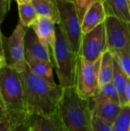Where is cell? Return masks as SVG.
Listing matches in <instances>:
<instances>
[{"mask_svg": "<svg viewBox=\"0 0 130 131\" xmlns=\"http://www.w3.org/2000/svg\"><path fill=\"white\" fill-rule=\"evenodd\" d=\"M0 103L11 123V131L20 130L27 116L25 83L22 72L9 64L0 70Z\"/></svg>", "mask_w": 130, "mask_h": 131, "instance_id": "cell-1", "label": "cell"}, {"mask_svg": "<svg viewBox=\"0 0 130 131\" xmlns=\"http://www.w3.org/2000/svg\"><path fill=\"white\" fill-rule=\"evenodd\" d=\"M28 114H38L48 117H59L58 103L63 88L51 83L34 74L26 64L22 72Z\"/></svg>", "mask_w": 130, "mask_h": 131, "instance_id": "cell-2", "label": "cell"}, {"mask_svg": "<svg viewBox=\"0 0 130 131\" xmlns=\"http://www.w3.org/2000/svg\"><path fill=\"white\" fill-rule=\"evenodd\" d=\"M93 100L81 97L75 85L63 88L58 114L66 131H92Z\"/></svg>", "mask_w": 130, "mask_h": 131, "instance_id": "cell-3", "label": "cell"}, {"mask_svg": "<svg viewBox=\"0 0 130 131\" xmlns=\"http://www.w3.org/2000/svg\"><path fill=\"white\" fill-rule=\"evenodd\" d=\"M56 44L53 59L54 68L62 88L74 85L77 56L72 52L59 27L55 28Z\"/></svg>", "mask_w": 130, "mask_h": 131, "instance_id": "cell-4", "label": "cell"}, {"mask_svg": "<svg viewBox=\"0 0 130 131\" xmlns=\"http://www.w3.org/2000/svg\"><path fill=\"white\" fill-rule=\"evenodd\" d=\"M56 3L60 15L58 27L66 38L72 52L77 57L83 32L81 22L75 5L69 0H57Z\"/></svg>", "mask_w": 130, "mask_h": 131, "instance_id": "cell-5", "label": "cell"}, {"mask_svg": "<svg viewBox=\"0 0 130 131\" xmlns=\"http://www.w3.org/2000/svg\"><path fill=\"white\" fill-rule=\"evenodd\" d=\"M100 58L89 61L80 54L77 57L74 85L78 94L84 98L93 97L98 91Z\"/></svg>", "mask_w": 130, "mask_h": 131, "instance_id": "cell-6", "label": "cell"}, {"mask_svg": "<svg viewBox=\"0 0 130 131\" xmlns=\"http://www.w3.org/2000/svg\"><path fill=\"white\" fill-rule=\"evenodd\" d=\"M104 24L107 50L111 52L125 50L130 53V21L115 16H107Z\"/></svg>", "mask_w": 130, "mask_h": 131, "instance_id": "cell-7", "label": "cell"}, {"mask_svg": "<svg viewBox=\"0 0 130 131\" xmlns=\"http://www.w3.org/2000/svg\"><path fill=\"white\" fill-rule=\"evenodd\" d=\"M26 28L19 21L13 33L8 38H4L5 57L11 67L18 72L21 73L25 69V35Z\"/></svg>", "mask_w": 130, "mask_h": 131, "instance_id": "cell-8", "label": "cell"}, {"mask_svg": "<svg viewBox=\"0 0 130 131\" xmlns=\"http://www.w3.org/2000/svg\"><path fill=\"white\" fill-rule=\"evenodd\" d=\"M106 50V31L103 21L92 30L83 34L78 54L89 61H95Z\"/></svg>", "mask_w": 130, "mask_h": 131, "instance_id": "cell-9", "label": "cell"}, {"mask_svg": "<svg viewBox=\"0 0 130 131\" xmlns=\"http://www.w3.org/2000/svg\"><path fill=\"white\" fill-rule=\"evenodd\" d=\"M55 25L56 24L51 19L38 16L36 21L31 25V28L35 31L41 42L49 51L52 63L56 44Z\"/></svg>", "mask_w": 130, "mask_h": 131, "instance_id": "cell-10", "label": "cell"}, {"mask_svg": "<svg viewBox=\"0 0 130 131\" xmlns=\"http://www.w3.org/2000/svg\"><path fill=\"white\" fill-rule=\"evenodd\" d=\"M20 130L66 131L61 119L57 117H48L38 114H29Z\"/></svg>", "mask_w": 130, "mask_h": 131, "instance_id": "cell-11", "label": "cell"}, {"mask_svg": "<svg viewBox=\"0 0 130 131\" xmlns=\"http://www.w3.org/2000/svg\"><path fill=\"white\" fill-rule=\"evenodd\" d=\"M25 54L36 59L52 63L49 51L41 42L31 27L26 28L25 35Z\"/></svg>", "mask_w": 130, "mask_h": 131, "instance_id": "cell-12", "label": "cell"}, {"mask_svg": "<svg viewBox=\"0 0 130 131\" xmlns=\"http://www.w3.org/2000/svg\"><path fill=\"white\" fill-rule=\"evenodd\" d=\"M107 17L101 1L93 2L87 9L81 21L82 32L86 33L104 21Z\"/></svg>", "mask_w": 130, "mask_h": 131, "instance_id": "cell-13", "label": "cell"}, {"mask_svg": "<svg viewBox=\"0 0 130 131\" xmlns=\"http://www.w3.org/2000/svg\"><path fill=\"white\" fill-rule=\"evenodd\" d=\"M107 16H115L123 21H130L128 0H101Z\"/></svg>", "mask_w": 130, "mask_h": 131, "instance_id": "cell-14", "label": "cell"}, {"mask_svg": "<svg viewBox=\"0 0 130 131\" xmlns=\"http://www.w3.org/2000/svg\"><path fill=\"white\" fill-rule=\"evenodd\" d=\"M25 58L26 64L34 74L51 83H55L53 78L54 65L52 63L36 59L26 54H25Z\"/></svg>", "mask_w": 130, "mask_h": 131, "instance_id": "cell-15", "label": "cell"}, {"mask_svg": "<svg viewBox=\"0 0 130 131\" xmlns=\"http://www.w3.org/2000/svg\"><path fill=\"white\" fill-rule=\"evenodd\" d=\"M121 105L112 101L93 102V111L112 126L120 111Z\"/></svg>", "mask_w": 130, "mask_h": 131, "instance_id": "cell-16", "label": "cell"}, {"mask_svg": "<svg viewBox=\"0 0 130 131\" xmlns=\"http://www.w3.org/2000/svg\"><path fill=\"white\" fill-rule=\"evenodd\" d=\"M113 54L110 51L106 50L102 54L98 77L99 88L112 82L113 74Z\"/></svg>", "mask_w": 130, "mask_h": 131, "instance_id": "cell-17", "label": "cell"}, {"mask_svg": "<svg viewBox=\"0 0 130 131\" xmlns=\"http://www.w3.org/2000/svg\"><path fill=\"white\" fill-rule=\"evenodd\" d=\"M31 4L34 7L38 16L48 18L58 24L60 15L57 3L52 0H32Z\"/></svg>", "mask_w": 130, "mask_h": 131, "instance_id": "cell-18", "label": "cell"}, {"mask_svg": "<svg viewBox=\"0 0 130 131\" xmlns=\"http://www.w3.org/2000/svg\"><path fill=\"white\" fill-rule=\"evenodd\" d=\"M127 78H128L127 75L126 74V73L121 68L118 61L114 58L113 74L112 83L113 84V85L115 86V88L118 92L120 103L121 106L126 104L125 91H126V84H127Z\"/></svg>", "mask_w": 130, "mask_h": 131, "instance_id": "cell-19", "label": "cell"}, {"mask_svg": "<svg viewBox=\"0 0 130 131\" xmlns=\"http://www.w3.org/2000/svg\"><path fill=\"white\" fill-rule=\"evenodd\" d=\"M20 22L25 28L31 27L32 24L36 21L38 15L31 3L18 5Z\"/></svg>", "mask_w": 130, "mask_h": 131, "instance_id": "cell-20", "label": "cell"}, {"mask_svg": "<svg viewBox=\"0 0 130 131\" xmlns=\"http://www.w3.org/2000/svg\"><path fill=\"white\" fill-rule=\"evenodd\" d=\"M93 102H100L108 100L120 104L118 92L112 82L100 87L96 96L93 97Z\"/></svg>", "mask_w": 130, "mask_h": 131, "instance_id": "cell-21", "label": "cell"}, {"mask_svg": "<svg viewBox=\"0 0 130 131\" xmlns=\"http://www.w3.org/2000/svg\"><path fill=\"white\" fill-rule=\"evenodd\" d=\"M130 127V106L122 105L113 124V131H129Z\"/></svg>", "mask_w": 130, "mask_h": 131, "instance_id": "cell-22", "label": "cell"}, {"mask_svg": "<svg viewBox=\"0 0 130 131\" xmlns=\"http://www.w3.org/2000/svg\"><path fill=\"white\" fill-rule=\"evenodd\" d=\"M111 52V51H110ZM114 58L118 61L121 68L130 79V53L125 50H119L112 52Z\"/></svg>", "mask_w": 130, "mask_h": 131, "instance_id": "cell-23", "label": "cell"}, {"mask_svg": "<svg viewBox=\"0 0 130 131\" xmlns=\"http://www.w3.org/2000/svg\"><path fill=\"white\" fill-rule=\"evenodd\" d=\"M91 129L92 131H113V126L93 111Z\"/></svg>", "mask_w": 130, "mask_h": 131, "instance_id": "cell-24", "label": "cell"}, {"mask_svg": "<svg viewBox=\"0 0 130 131\" xmlns=\"http://www.w3.org/2000/svg\"><path fill=\"white\" fill-rule=\"evenodd\" d=\"M71 2L74 3V5H75L78 17L80 18V21L81 22L83 17L84 15L85 12L87 11V9L88 8V7L93 2L96 1H101V0H69Z\"/></svg>", "mask_w": 130, "mask_h": 131, "instance_id": "cell-25", "label": "cell"}, {"mask_svg": "<svg viewBox=\"0 0 130 131\" xmlns=\"http://www.w3.org/2000/svg\"><path fill=\"white\" fill-rule=\"evenodd\" d=\"M11 0H0V24L10 10Z\"/></svg>", "mask_w": 130, "mask_h": 131, "instance_id": "cell-26", "label": "cell"}, {"mask_svg": "<svg viewBox=\"0 0 130 131\" xmlns=\"http://www.w3.org/2000/svg\"><path fill=\"white\" fill-rule=\"evenodd\" d=\"M0 131H11V123L8 119L0 121Z\"/></svg>", "mask_w": 130, "mask_h": 131, "instance_id": "cell-27", "label": "cell"}, {"mask_svg": "<svg viewBox=\"0 0 130 131\" xmlns=\"http://www.w3.org/2000/svg\"><path fill=\"white\" fill-rule=\"evenodd\" d=\"M4 38L5 36L2 35L0 29V54L5 57V51H4Z\"/></svg>", "mask_w": 130, "mask_h": 131, "instance_id": "cell-28", "label": "cell"}, {"mask_svg": "<svg viewBox=\"0 0 130 131\" xmlns=\"http://www.w3.org/2000/svg\"><path fill=\"white\" fill-rule=\"evenodd\" d=\"M4 119H8V118H7L6 114H5L3 107H2V104L0 103V121L4 120Z\"/></svg>", "mask_w": 130, "mask_h": 131, "instance_id": "cell-29", "label": "cell"}, {"mask_svg": "<svg viewBox=\"0 0 130 131\" xmlns=\"http://www.w3.org/2000/svg\"><path fill=\"white\" fill-rule=\"evenodd\" d=\"M7 61H6V58L4 56H2L0 54V70L2 68H3L6 64H7Z\"/></svg>", "mask_w": 130, "mask_h": 131, "instance_id": "cell-30", "label": "cell"}, {"mask_svg": "<svg viewBox=\"0 0 130 131\" xmlns=\"http://www.w3.org/2000/svg\"><path fill=\"white\" fill-rule=\"evenodd\" d=\"M18 3V5L19 4H26V3H31L32 0H15Z\"/></svg>", "mask_w": 130, "mask_h": 131, "instance_id": "cell-31", "label": "cell"}, {"mask_svg": "<svg viewBox=\"0 0 130 131\" xmlns=\"http://www.w3.org/2000/svg\"><path fill=\"white\" fill-rule=\"evenodd\" d=\"M129 12H130V4H129Z\"/></svg>", "mask_w": 130, "mask_h": 131, "instance_id": "cell-32", "label": "cell"}, {"mask_svg": "<svg viewBox=\"0 0 130 131\" xmlns=\"http://www.w3.org/2000/svg\"><path fill=\"white\" fill-rule=\"evenodd\" d=\"M128 2H129V4H130V0H128Z\"/></svg>", "mask_w": 130, "mask_h": 131, "instance_id": "cell-33", "label": "cell"}, {"mask_svg": "<svg viewBox=\"0 0 130 131\" xmlns=\"http://www.w3.org/2000/svg\"><path fill=\"white\" fill-rule=\"evenodd\" d=\"M52 1H54V2H56V1H57V0H52Z\"/></svg>", "mask_w": 130, "mask_h": 131, "instance_id": "cell-34", "label": "cell"}, {"mask_svg": "<svg viewBox=\"0 0 130 131\" xmlns=\"http://www.w3.org/2000/svg\"><path fill=\"white\" fill-rule=\"evenodd\" d=\"M129 131H130V127H129Z\"/></svg>", "mask_w": 130, "mask_h": 131, "instance_id": "cell-35", "label": "cell"}]
</instances>
